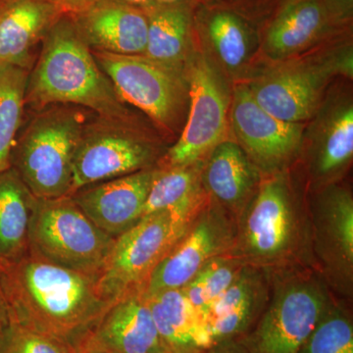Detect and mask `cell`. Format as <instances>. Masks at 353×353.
<instances>
[{
    "instance_id": "9c48e42d",
    "label": "cell",
    "mask_w": 353,
    "mask_h": 353,
    "mask_svg": "<svg viewBox=\"0 0 353 353\" xmlns=\"http://www.w3.org/2000/svg\"><path fill=\"white\" fill-rule=\"evenodd\" d=\"M313 267L327 285L352 296L353 197L350 190L330 185L309 209Z\"/></svg>"
},
{
    "instance_id": "1f68e13d",
    "label": "cell",
    "mask_w": 353,
    "mask_h": 353,
    "mask_svg": "<svg viewBox=\"0 0 353 353\" xmlns=\"http://www.w3.org/2000/svg\"><path fill=\"white\" fill-rule=\"evenodd\" d=\"M334 28L348 24L352 19L353 0H319Z\"/></svg>"
},
{
    "instance_id": "7402d4cb",
    "label": "cell",
    "mask_w": 353,
    "mask_h": 353,
    "mask_svg": "<svg viewBox=\"0 0 353 353\" xmlns=\"http://www.w3.org/2000/svg\"><path fill=\"white\" fill-rule=\"evenodd\" d=\"M333 28L319 0H285L267 25L265 46L272 54L289 55Z\"/></svg>"
},
{
    "instance_id": "277c9868",
    "label": "cell",
    "mask_w": 353,
    "mask_h": 353,
    "mask_svg": "<svg viewBox=\"0 0 353 353\" xmlns=\"http://www.w3.org/2000/svg\"><path fill=\"white\" fill-rule=\"evenodd\" d=\"M315 269L294 266L270 272L263 312L239 341L248 353H299L333 299Z\"/></svg>"
},
{
    "instance_id": "cb8c5ba5",
    "label": "cell",
    "mask_w": 353,
    "mask_h": 353,
    "mask_svg": "<svg viewBox=\"0 0 353 353\" xmlns=\"http://www.w3.org/2000/svg\"><path fill=\"white\" fill-rule=\"evenodd\" d=\"M36 201L15 169L0 173V264L15 261L29 250Z\"/></svg>"
},
{
    "instance_id": "8992f818",
    "label": "cell",
    "mask_w": 353,
    "mask_h": 353,
    "mask_svg": "<svg viewBox=\"0 0 353 353\" xmlns=\"http://www.w3.org/2000/svg\"><path fill=\"white\" fill-rule=\"evenodd\" d=\"M115 241L71 196L37 199L30 225L29 250L43 259L99 277Z\"/></svg>"
},
{
    "instance_id": "30bf717a",
    "label": "cell",
    "mask_w": 353,
    "mask_h": 353,
    "mask_svg": "<svg viewBox=\"0 0 353 353\" xmlns=\"http://www.w3.org/2000/svg\"><path fill=\"white\" fill-rule=\"evenodd\" d=\"M190 108L178 141L168 152V166L197 163L224 141L230 99L226 85L213 65L197 58L190 67Z\"/></svg>"
},
{
    "instance_id": "7a4b0ae2",
    "label": "cell",
    "mask_w": 353,
    "mask_h": 353,
    "mask_svg": "<svg viewBox=\"0 0 353 353\" xmlns=\"http://www.w3.org/2000/svg\"><path fill=\"white\" fill-rule=\"evenodd\" d=\"M26 101L39 108L77 104L103 118H120L124 113L112 83L67 14L44 36L38 63L28 77Z\"/></svg>"
},
{
    "instance_id": "4316f807",
    "label": "cell",
    "mask_w": 353,
    "mask_h": 353,
    "mask_svg": "<svg viewBox=\"0 0 353 353\" xmlns=\"http://www.w3.org/2000/svg\"><path fill=\"white\" fill-rule=\"evenodd\" d=\"M28 77L26 69L0 65V173L11 168L26 103Z\"/></svg>"
},
{
    "instance_id": "2e32d148",
    "label": "cell",
    "mask_w": 353,
    "mask_h": 353,
    "mask_svg": "<svg viewBox=\"0 0 353 353\" xmlns=\"http://www.w3.org/2000/svg\"><path fill=\"white\" fill-rule=\"evenodd\" d=\"M81 343L114 353L167 352L145 290L118 299Z\"/></svg>"
},
{
    "instance_id": "d590c367",
    "label": "cell",
    "mask_w": 353,
    "mask_h": 353,
    "mask_svg": "<svg viewBox=\"0 0 353 353\" xmlns=\"http://www.w3.org/2000/svg\"><path fill=\"white\" fill-rule=\"evenodd\" d=\"M71 353H114L108 350H101V348L92 347L88 343H81L77 345L75 347L72 348Z\"/></svg>"
},
{
    "instance_id": "e0dca14e",
    "label": "cell",
    "mask_w": 353,
    "mask_h": 353,
    "mask_svg": "<svg viewBox=\"0 0 353 353\" xmlns=\"http://www.w3.org/2000/svg\"><path fill=\"white\" fill-rule=\"evenodd\" d=\"M270 273L245 265L234 282L212 303L205 317L211 345L239 340L252 328L270 296Z\"/></svg>"
},
{
    "instance_id": "4fadbf2b",
    "label": "cell",
    "mask_w": 353,
    "mask_h": 353,
    "mask_svg": "<svg viewBox=\"0 0 353 353\" xmlns=\"http://www.w3.org/2000/svg\"><path fill=\"white\" fill-rule=\"evenodd\" d=\"M232 122L243 150L262 170H280L301 148V123L285 122L267 112L248 88H239L234 92Z\"/></svg>"
},
{
    "instance_id": "7c38bea8",
    "label": "cell",
    "mask_w": 353,
    "mask_h": 353,
    "mask_svg": "<svg viewBox=\"0 0 353 353\" xmlns=\"http://www.w3.org/2000/svg\"><path fill=\"white\" fill-rule=\"evenodd\" d=\"M119 118H103L83 127L73 160V190H77L150 168L152 146L126 128Z\"/></svg>"
},
{
    "instance_id": "ac0fdd59",
    "label": "cell",
    "mask_w": 353,
    "mask_h": 353,
    "mask_svg": "<svg viewBox=\"0 0 353 353\" xmlns=\"http://www.w3.org/2000/svg\"><path fill=\"white\" fill-rule=\"evenodd\" d=\"M326 78L325 69H285L248 88L253 99L271 115L285 122L301 123L317 108Z\"/></svg>"
},
{
    "instance_id": "f546056e",
    "label": "cell",
    "mask_w": 353,
    "mask_h": 353,
    "mask_svg": "<svg viewBox=\"0 0 353 353\" xmlns=\"http://www.w3.org/2000/svg\"><path fill=\"white\" fill-rule=\"evenodd\" d=\"M299 353H353L352 315L332 301Z\"/></svg>"
},
{
    "instance_id": "f1b7e54d",
    "label": "cell",
    "mask_w": 353,
    "mask_h": 353,
    "mask_svg": "<svg viewBox=\"0 0 353 353\" xmlns=\"http://www.w3.org/2000/svg\"><path fill=\"white\" fill-rule=\"evenodd\" d=\"M245 264L230 254L209 261L185 287L183 294L205 323L209 308L234 282Z\"/></svg>"
},
{
    "instance_id": "3957f363",
    "label": "cell",
    "mask_w": 353,
    "mask_h": 353,
    "mask_svg": "<svg viewBox=\"0 0 353 353\" xmlns=\"http://www.w3.org/2000/svg\"><path fill=\"white\" fill-rule=\"evenodd\" d=\"M230 254L269 273L294 266L314 269L310 216L297 204L284 176L259 183L236 221Z\"/></svg>"
},
{
    "instance_id": "8d00e7d4",
    "label": "cell",
    "mask_w": 353,
    "mask_h": 353,
    "mask_svg": "<svg viewBox=\"0 0 353 353\" xmlns=\"http://www.w3.org/2000/svg\"><path fill=\"white\" fill-rule=\"evenodd\" d=\"M116 1L122 2V3L129 4V6L139 7V8H145V7L152 6L155 0H116Z\"/></svg>"
},
{
    "instance_id": "d4e9b609",
    "label": "cell",
    "mask_w": 353,
    "mask_h": 353,
    "mask_svg": "<svg viewBox=\"0 0 353 353\" xmlns=\"http://www.w3.org/2000/svg\"><path fill=\"white\" fill-rule=\"evenodd\" d=\"M196 24L228 68L238 69L245 63L252 50L254 30L240 13L226 7H204Z\"/></svg>"
},
{
    "instance_id": "d6986e66",
    "label": "cell",
    "mask_w": 353,
    "mask_h": 353,
    "mask_svg": "<svg viewBox=\"0 0 353 353\" xmlns=\"http://www.w3.org/2000/svg\"><path fill=\"white\" fill-rule=\"evenodd\" d=\"M201 181L215 203L236 222L259 188V176L243 148L224 141L210 152Z\"/></svg>"
},
{
    "instance_id": "484cf974",
    "label": "cell",
    "mask_w": 353,
    "mask_h": 353,
    "mask_svg": "<svg viewBox=\"0 0 353 353\" xmlns=\"http://www.w3.org/2000/svg\"><path fill=\"white\" fill-rule=\"evenodd\" d=\"M201 182L199 162L157 169L146 199L143 217L158 211L203 208L208 199Z\"/></svg>"
},
{
    "instance_id": "5b68a950",
    "label": "cell",
    "mask_w": 353,
    "mask_h": 353,
    "mask_svg": "<svg viewBox=\"0 0 353 353\" xmlns=\"http://www.w3.org/2000/svg\"><path fill=\"white\" fill-rule=\"evenodd\" d=\"M83 127L78 111L50 109L37 116L16 141L11 167L36 199L71 196L74 155Z\"/></svg>"
},
{
    "instance_id": "8fae6325",
    "label": "cell",
    "mask_w": 353,
    "mask_h": 353,
    "mask_svg": "<svg viewBox=\"0 0 353 353\" xmlns=\"http://www.w3.org/2000/svg\"><path fill=\"white\" fill-rule=\"evenodd\" d=\"M236 234V221L214 201H208L185 236L152 272L145 285L146 296L182 289L204 265L231 252Z\"/></svg>"
},
{
    "instance_id": "6da1fadb",
    "label": "cell",
    "mask_w": 353,
    "mask_h": 353,
    "mask_svg": "<svg viewBox=\"0 0 353 353\" xmlns=\"http://www.w3.org/2000/svg\"><path fill=\"white\" fill-rule=\"evenodd\" d=\"M0 289L11 321L75 347L117 301L99 277L52 263L28 250L0 264Z\"/></svg>"
},
{
    "instance_id": "74e56055",
    "label": "cell",
    "mask_w": 353,
    "mask_h": 353,
    "mask_svg": "<svg viewBox=\"0 0 353 353\" xmlns=\"http://www.w3.org/2000/svg\"><path fill=\"white\" fill-rule=\"evenodd\" d=\"M158 3H174V2L183 1V0H155Z\"/></svg>"
},
{
    "instance_id": "d6a6232c",
    "label": "cell",
    "mask_w": 353,
    "mask_h": 353,
    "mask_svg": "<svg viewBox=\"0 0 353 353\" xmlns=\"http://www.w3.org/2000/svg\"><path fill=\"white\" fill-rule=\"evenodd\" d=\"M67 15H75L92 6L99 0H48Z\"/></svg>"
},
{
    "instance_id": "52a82bcc",
    "label": "cell",
    "mask_w": 353,
    "mask_h": 353,
    "mask_svg": "<svg viewBox=\"0 0 353 353\" xmlns=\"http://www.w3.org/2000/svg\"><path fill=\"white\" fill-rule=\"evenodd\" d=\"M202 208L158 211L117 236L99 276L102 292L116 301L145 290L157 265L185 236Z\"/></svg>"
},
{
    "instance_id": "83f0119b",
    "label": "cell",
    "mask_w": 353,
    "mask_h": 353,
    "mask_svg": "<svg viewBox=\"0 0 353 353\" xmlns=\"http://www.w3.org/2000/svg\"><path fill=\"white\" fill-rule=\"evenodd\" d=\"M353 155V109L343 106L332 116L322 134L313 159V170L318 178H332L340 173Z\"/></svg>"
},
{
    "instance_id": "ba28073f",
    "label": "cell",
    "mask_w": 353,
    "mask_h": 353,
    "mask_svg": "<svg viewBox=\"0 0 353 353\" xmlns=\"http://www.w3.org/2000/svg\"><path fill=\"white\" fill-rule=\"evenodd\" d=\"M121 101L136 106L160 126L180 123L189 97L180 66L162 63L145 54L121 55L92 51Z\"/></svg>"
},
{
    "instance_id": "9a60e30c",
    "label": "cell",
    "mask_w": 353,
    "mask_h": 353,
    "mask_svg": "<svg viewBox=\"0 0 353 353\" xmlns=\"http://www.w3.org/2000/svg\"><path fill=\"white\" fill-rule=\"evenodd\" d=\"M71 16L77 31L92 51L145 54L148 17L143 8L116 0H99Z\"/></svg>"
},
{
    "instance_id": "44dd1931",
    "label": "cell",
    "mask_w": 353,
    "mask_h": 353,
    "mask_svg": "<svg viewBox=\"0 0 353 353\" xmlns=\"http://www.w3.org/2000/svg\"><path fill=\"white\" fill-rule=\"evenodd\" d=\"M148 297L167 352L203 353L211 347L205 323L182 290H164Z\"/></svg>"
},
{
    "instance_id": "5bb4252c",
    "label": "cell",
    "mask_w": 353,
    "mask_h": 353,
    "mask_svg": "<svg viewBox=\"0 0 353 353\" xmlns=\"http://www.w3.org/2000/svg\"><path fill=\"white\" fill-rule=\"evenodd\" d=\"M157 171L148 168L94 183L70 196L99 229L117 238L143 217Z\"/></svg>"
},
{
    "instance_id": "e575fe53",
    "label": "cell",
    "mask_w": 353,
    "mask_h": 353,
    "mask_svg": "<svg viewBox=\"0 0 353 353\" xmlns=\"http://www.w3.org/2000/svg\"><path fill=\"white\" fill-rule=\"evenodd\" d=\"M9 325H10V317H9L8 308H7L2 290L0 289V350H1L2 343L6 338Z\"/></svg>"
},
{
    "instance_id": "f35d334b",
    "label": "cell",
    "mask_w": 353,
    "mask_h": 353,
    "mask_svg": "<svg viewBox=\"0 0 353 353\" xmlns=\"http://www.w3.org/2000/svg\"><path fill=\"white\" fill-rule=\"evenodd\" d=\"M6 1H8V0H0V6H1V4H3L4 2H6Z\"/></svg>"
},
{
    "instance_id": "ffe728a7",
    "label": "cell",
    "mask_w": 353,
    "mask_h": 353,
    "mask_svg": "<svg viewBox=\"0 0 353 353\" xmlns=\"http://www.w3.org/2000/svg\"><path fill=\"white\" fill-rule=\"evenodd\" d=\"M63 12L48 0H8L0 6V65L27 70L32 48Z\"/></svg>"
},
{
    "instance_id": "603a6c76",
    "label": "cell",
    "mask_w": 353,
    "mask_h": 353,
    "mask_svg": "<svg viewBox=\"0 0 353 353\" xmlns=\"http://www.w3.org/2000/svg\"><path fill=\"white\" fill-rule=\"evenodd\" d=\"M183 0L143 8L148 17L145 57L180 66L189 48L194 30V3Z\"/></svg>"
},
{
    "instance_id": "836d02e7",
    "label": "cell",
    "mask_w": 353,
    "mask_h": 353,
    "mask_svg": "<svg viewBox=\"0 0 353 353\" xmlns=\"http://www.w3.org/2000/svg\"><path fill=\"white\" fill-rule=\"evenodd\" d=\"M203 353H248L239 340H229L214 343Z\"/></svg>"
},
{
    "instance_id": "60d3db41",
    "label": "cell",
    "mask_w": 353,
    "mask_h": 353,
    "mask_svg": "<svg viewBox=\"0 0 353 353\" xmlns=\"http://www.w3.org/2000/svg\"><path fill=\"white\" fill-rule=\"evenodd\" d=\"M282 1H285V0H282Z\"/></svg>"
},
{
    "instance_id": "ab89813d",
    "label": "cell",
    "mask_w": 353,
    "mask_h": 353,
    "mask_svg": "<svg viewBox=\"0 0 353 353\" xmlns=\"http://www.w3.org/2000/svg\"><path fill=\"white\" fill-rule=\"evenodd\" d=\"M161 353H168V352H161Z\"/></svg>"
},
{
    "instance_id": "4dcf8cb0",
    "label": "cell",
    "mask_w": 353,
    "mask_h": 353,
    "mask_svg": "<svg viewBox=\"0 0 353 353\" xmlns=\"http://www.w3.org/2000/svg\"><path fill=\"white\" fill-rule=\"evenodd\" d=\"M64 343L11 321L0 353H71Z\"/></svg>"
}]
</instances>
